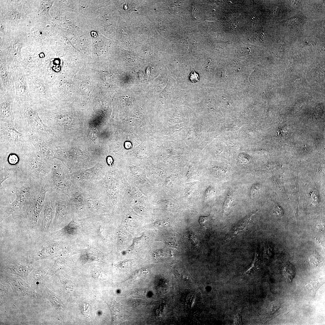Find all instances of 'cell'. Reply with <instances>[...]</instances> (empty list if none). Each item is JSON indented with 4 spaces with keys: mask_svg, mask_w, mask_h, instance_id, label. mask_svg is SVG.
Segmentation results:
<instances>
[{
    "mask_svg": "<svg viewBox=\"0 0 325 325\" xmlns=\"http://www.w3.org/2000/svg\"><path fill=\"white\" fill-rule=\"evenodd\" d=\"M41 189L38 181L23 175L13 176L4 181L0 185L1 221L19 215Z\"/></svg>",
    "mask_w": 325,
    "mask_h": 325,
    "instance_id": "cell-1",
    "label": "cell"
},
{
    "mask_svg": "<svg viewBox=\"0 0 325 325\" xmlns=\"http://www.w3.org/2000/svg\"><path fill=\"white\" fill-rule=\"evenodd\" d=\"M52 162L47 160L38 152L24 153L21 166V172L41 185L51 171Z\"/></svg>",
    "mask_w": 325,
    "mask_h": 325,
    "instance_id": "cell-2",
    "label": "cell"
},
{
    "mask_svg": "<svg viewBox=\"0 0 325 325\" xmlns=\"http://www.w3.org/2000/svg\"><path fill=\"white\" fill-rule=\"evenodd\" d=\"M71 172L69 168L53 161L51 171L41 185L45 186L48 191L68 195L73 185Z\"/></svg>",
    "mask_w": 325,
    "mask_h": 325,
    "instance_id": "cell-3",
    "label": "cell"
},
{
    "mask_svg": "<svg viewBox=\"0 0 325 325\" xmlns=\"http://www.w3.org/2000/svg\"><path fill=\"white\" fill-rule=\"evenodd\" d=\"M84 219L73 218L63 228L51 232V236L74 247L89 245L83 229Z\"/></svg>",
    "mask_w": 325,
    "mask_h": 325,
    "instance_id": "cell-4",
    "label": "cell"
},
{
    "mask_svg": "<svg viewBox=\"0 0 325 325\" xmlns=\"http://www.w3.org/2000/svg\"><path fill=\"white\" fill-rule=\"evenodd\" d=\"M41 191L37 196L18 215L12 218L26 224L32 228L39 225L40 214L43 207L45 197L48 191L45 187L41 186Z\"/></svg>",
    "mask_w": 325,
    "mask_h": 325,
    "instance_id": "cell-5",
    "label": "cell"
},
{
    "mask_svg": "<svg viewBox=\"0 0 325 325\" xmlns=\"http://www.w3.org/2000/svg\"><path fill=\"white\" fill-rule=\"evenodd\" d=\"M73 218L68 195L57 194L55 214L50 229L51 232L61 229L70 222Z\"/></svg>",
    "mask_w": 325,
    "mask_h": 325,
    "instance_id": "cell-6",
    "label": "cell"
},
{
    "mask_svg": "<svg viewBox=\"0 0 325 325\" xmlns=\"http://www.w3.org/2000/svg\"><path fill=\"white\" fill-rule=\"evenodd\" d=\"M82 189L90 217L103 215L105 205L104 190L101 181Z\"/></svg>",
    "mask_w": 325,
    "mask_h": 325,
    "instance_id": "cell-7",
    "label": "cell"
},
{
    "mask_svg": "<svg viewBox=\"0 0 325 325\" xmlns=\"http://www.w3.org/2000/svg\"><path fill=\"white\" fill-rule=\"evenodd\" d=\"M68 244L54 239H50L38 245L34 250L31 258L35 261L45 259H52L57 257L68 247Z\"/></svg>",
    "mask_w": 325,
    "mask_h": 325,
    "instance_id": "cell-8",
    "label": "cell"
},
{
    "mask_svg": "<svg viewBox=\"0 0 325 325\" xmlns=\"http://www.w3.org/2000/svg\"><path fill=\"white\" fill-rule=\"evenodd\" d=\"M29 92L33 101L44 100H52L50 84L39 76L29 74L26 75Z\"/></svg>",
    "mask_w": 325,
    "mask_h": 325,
    "instance_id": "cell-9",
    "label": "cell"
},
{
    "mask_svg": "<svg viewBox=\"0 0 325 325\" xmlns=\"http://www.w3.org/2000/svg\"><path fill=\"white\" fill-rule=\"evenodd\" d=\"M68 197L74 218H85L90 217L83 189L73 184Z\"/></svg>",
    "mask_w": 325,
    "mask_h": 325,
    "instance_id": "cell-10",
    "label": "cell"
},
{
    "mask_svg": "<svg viewBox=\"0 0 325 325\" xmlns=\"http://www.w3.org/2000/svg\"><path fill=\"white\" fill-rule=\"evenodd\" d=\"M98 167L92 169L73 172L71 179L73 184L82 189L99 182L104 178Z\"/></svg>",
    "mask_w": 325,
    "mask_h": 325,
    "instance_id": "cell-11",
    "label": "cell"
},
{
    "mask_svg": "<svg viewBox=\"0 0 325 325\" xmlns=\"http://www.w3.org/2000/svg\"><path fill=\"white\" fill-rule=\"evenodd\" d=\"M16 275L1 273L0 277L11 286L13 292L17 296L38 298L37 294L32 286L21 277Z\"/></svg>",
    "mask_w": 325,
    "mask_h": 325,
    "instance_id": "cell-12",
    "label": "cell"
},
{
    "mask_svg": "<svg viewBox=\"0 0 325 325\" xmlns=\"http://www.w3.org/2000/svg\"><path fill=\"white\" fill-rule=\"evenodd\" d=\"M56 193L48 191L46 194L44 205L40 216L39 225L42 230L50 229L55 211Z\"/></svg>",
    "mask_w": 325,
    "mask_h": 325,
    "instance_id": "cell-13",
    "label": "cell"
},
{
    "mask_svg": "<svg viewBox=\"0 0 325 325\" xmlns=\"http://www.w3.org/2000/svg\"><path fill=\"white\" fill-rule=\"evenodd\" d=\"M24 69L16 68L14 71V79L16 100L33 102L29 89L26 76Z\"/></svg>",
    "mask_w": 325,
    "mask_h": 325,
    "instance_id": "cell-14",
    "label": "cell"
},
{
    "mask_svg": "<svg viewBox=\"0 0 325 325\" xmlns=\"http://www.w3.org/2000/svg\"><path fill=\"white\" fill-rule=\"evenodd\" d=\"M78 248L69 246L57 257L52 266L49 268L45 277V280H48L55 274L63 270L70 260L72 255L80 252Z\"/></svg>",
    "mask_w": 325,
    "mask_h": 325,
    "instance_id": "cell-15",
    "label": "cell"
},
{
    "mask_svg": "<svg viewBox=\"0 0 325 325\" xmlns=\"http://www.w3.org/2000/svg\"><path fill=\"white\" fill-rule=\"evenodd\" d=\"M0 268L4 272L18 275L25 280H28L29 274L34 268L32 265H22L11 260L1 262Z\"/></svg>",
    "mask_w": 325,
    "mask_h": 325,
    "instance_id": "cell-16",
    "label": "cell"
},
{
    "mask_svg": "<svg viewBox=\"0 0 325 325\" xmlns=\"http://www.w3.org/2000/svg\"><path fill=\"white\" fill-rule=\"evenodd\" d=\"M15 94L0 91V119L2 121L11 122L14 119L13 103Z\"/></svg>",
    "mask_w": 325,
    "mask_h": 325,
    "instance_id": "cell-17",
    "label": "cell"
},
{
    "mask_svg": "<svg viewBox=\"0 0 325 325\" xmlns=\"http://www.w3.org/2000/svg\"><path fill=\"white\" fill-rule=\"evenodd\" d=\"M15 69L1 65L0 91L8 92L15 94L14 79Z\"/></svg>",
    "mask_w": 325,
    "mask_h": 325,
    "instance_id": "cell-18",
    "label": "cell"
},
{
    "mask_svg": "<svg viewBox=\"0 0 325 325\" xmlns=\"http://www.w3.org/2000/svg\"><path fill=\"white\" fill-rule=\"evenodd\" d=\"M42 290L45 298L53 306L57 313L63 319L66 314V307L59 297L44 285L40 288Z\"/></svg>",
    "mask_w": 325,
    "mask_h": 325,
    "instance_id": "cell-19",
    "label": "cell"
},
{
    "mask_svg": "<svg viewBox=\"0 0 325 325\" xmlns=\"http://www.w3.org/2000/svg\"><path fill=\"white\" fill-rule=\"evenodd\" d=\"M254 214L251 213L247 216L234 226L228 235V237L229 239L239 238L246 234L250 228L252 217Z\"/></svg>",
    "mask_w": 325,
    "mask_h": 325,
    "instance_id": "cell-20",
    "label": "cell"
},
{
    "mask_svg": "<svg viewBox=\"0 0 325 325\" xmlns=\"http://www.w3.org/2000/svg\"><path fill=\"white\" fill-rule=\"evenodd\" d=\"M48 270L42 267L33 268L29 274L28 280L34 289L41 288L44 284L45 277Z\"/></svg>",
    "mask_w": 325,
    "mask_h": 325,
    "instance_id": "cell-21",
    "label": "cell"
},
{
    "mask_svg": "<svg viewBox=\"0 0 325 325\" xmlns=\"http://www.w3.org/2000/svg\"><path fill=\"white\" fill-rule=\"evenodd\" d=\"M51 91H57L60 98H66L71 94L72 89L68 82L63 79H60L58 81L56 88H51Z\"/></svg>",
    "mask_w": 325,
    "mask_h": 325,
    "instance_id": "cell-22",
    "label": "cell"
},
{
    "mask_svg": "<svg viewBox=\"0 0 325 325\" xmlns=\"http://www.w3.org/2000/svg\"><path fill=\"white\" fill-rule=\"evenodd\" d=\"M324 283V280L323 278L317 279L311 281L306 285L305 288L310 294L314 296L320 287Z\"/></svg>",
    "mask_w": 325,
    "mask_h": 325,
    "instance_id": "cell-23",
    "label": "cell"
},
{
    "mask_svg": "<svg viewBox=\"0 0 325 325\" xmlns=\"http://www.w3.org/2000/svg\"><path fill=\"white\" fill-rule=\"evenodd\" d=\"M17 175L13 170L0 168V185L8 178Z\"/></svg>",
    "mask_w": 325,
    "mask_h": 325,
    "instance_id": "cell-24",
    "label": "cell"
},
{
    "mask_svg": "<svg viewBox=\"0 0 325 325\" xmlns=\"http://www.w3.org/2000/svg\"><path fill=\"white\" fill-rule=\"evenodd\" d=\"M210 220V215H209L207 216H200L199 218L198 222L200 226V227L202 229H205L208 227Z\"/></svg>",
    "mask_w": 325,
    "mask_h": 325,
    "instance_id": "cell-25",
    "label": "cell"
},
{
    "mask_svg": "<svg viewBox=\"0 0 325 325\" xmlns=\"http://www.w3.org/2000/svg\"><path fill=\"white\" fill-rule=\"evenodd\" d=\"M285 274L289 280H291L294 276L295 272L292 267L290 265H287L284 269Z\"/></svg>",
    "mask_w": 325,
    "mask_h": 325,
    "instance_id": "cell-26",
    "label": "cell"
},
{
    "mask_svg": "<svg viewBox=\"0 0 325 325\" xmlns=\"http://www.w3.org/2000/svg\"><path fill=\"white\" fill-rule=\"evenodd\" d=\"M91 83L89 81H88L83 82V83L81 85L80 88H81V90L83 92L87 93L91 90Z\"/></svg>",
    "mask_w": 325,
    "mask_h": 325,
    "instance_id": "cell-27",
    "label": "cell"
},
{
    "mask_svg": "<svg viewBox=\"0 0 325 325\" xmlns=\"http://www.w3.org/2000/svg\"><path fill=\"white\" fill-rule=\"evenodd\" d=\"M0 285V298H2L4 297L7 296L9 293V291L8 288L3 285L1 283Z\"/></svg>",
    "mask_w": 325,
    "mask_h": 325,
    "instance_id": "cell-28",
    "label": "cell"
},
{
    "mask_svg": "<svg viewBox=\"0 0 325 325\" xmlns=\"http://www.w3.org/2000/svg\"><path fill=\"white\" fill-rule=\"evenodd\" d=\"M274 212L278 217L281 218L283 215V211L282 208L277 205H276L274 208Z\"/></svg>",
    "mask_w": 325,
    "mask_h": 325,
    "instance_id": "cell-29",
    "label": "cell"
},
{
    "mask_svg": "<svg viewBox=\"0 0 325 325\" xmlns=\"http://www.w3.org/2000/svg\"><path fill=\"white\" fill-rule=\"evenodd\" d=\"M189 79L192 82H196L199 79L198 75L195 71H192L190 75Z\"/></svg>",
    "mask_w": 325,
    "mask_h": 325,
    "instance_id": "cell-30",
    "label": "cell"
},
{
    "mask_svg": "<svg viewBox=\"0 0 325 325\" xmlns=\"http://www.w3.org/2000/svg\"><path fill=\"white\" fill-rule=\"evenodd\" d=\"M107 161L108 164L110 165H111L112 164L113 160L111 157L109 156L107 157Z\"/></svg>",
    "mask_w": 325,
    "mask_h": 325,
    "instance_id": "cell-31",
    "label": "cell"
}]
</instances>
